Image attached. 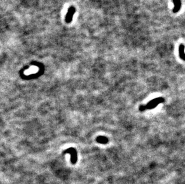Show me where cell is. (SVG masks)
Listing matches in <instances>:
<instances>
[{"mask_svg": "<svg viewBox=\"0 0 185 184\" xmlns=\"http://www.w3.org/2000/svg\"><path fill=\"white\" fill-rule=\"evenodd\" d=\"M173 3L174 5V7L173 10V11L174 13H177L181 8V1L180 0H173Z\"/></svg>", "mask_w": 185, "mask_h": 184, "instance_id": "obj_3", "label": "cell"}, {"mask_svg": "<svg viewBox=\"0 0 185 184\" xmlns=\"http://www.w3.org/2000/svg\"><path fill=\"white\" fill-rule=\"evenodd\" d=\"M75 11H76V9L73 6H71L69 8L67 14V15H66V17H65L66 22L70 23L72 21L73 18V16L75 13Z\"/></svg>", "mask_w": 185, "mask_h": 184, "instance_id": "obj_2", "label": "cell"}, {"mask_svg": "<svg viewBox=\"0 0 185 184\" xmlns=\"http://www.w3.org/2000/svg\"><path fill=\"white\" fill-rule=\"evenodd\" d=\"M179 55L181 59L185 60V53H184V46L181 44L179 47Z\"/></svg>", "mask_w": 185, "mask_h": 184, "instance_id": "obj_4", "label": "cell"}, {"mask_svg": "<svg viewBox=\"0 0 185 184\" xmlns=\"http://www.w3.org/2000/svg\"><path fill=\"white\" fill-rule=\"evenodd\" d=\"M164 102V99L162 97L160 98H157L155 99L152 100L150 101L145 106H140L139 108V110L140 111H143L144 110H152L156 107L157 105H159L161 103H162Z\"/></svg>", "mask_w": 185, "mask_h": 184, "instance_id": "obj_1", "label": "cell"}, {"mask_svg": "<svg viewBox=\"0 0 185 184\" xmlns=\"http://www.w3.org/2000/svg\"><path fill=\"white\" fill-rule=\"evenodd\" d=\"M98 139H100V143H107V138H105L104 137H99L98 138Z\"/></svg>", "mask_w": 185, "mask_h": 184, "instance_id": "obj_5", "label": "cell"}]
</instances>
